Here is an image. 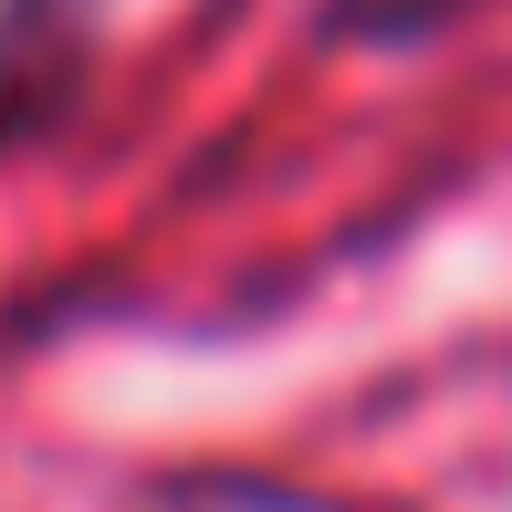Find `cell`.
<instances>
[{
	"label": "cell",
	"instance_id": "cell-1",
	"mask_svg": "<svg viewBox=\"0 0 512 512\" xmlns=\"http://www.w3.org/2000/svg\"><path fill=\"white\" fill-rule=\"evenodd\" d=\"M450 11L460 0H324V32H345V42H418Z\"/></svg>",
	"mask_w": 512,
	"mask_h": 512
},
{
	"label": "cell",
	"instance_id": "cell-2",
	"mask_svg": "<svg viewBox=\"0 0 512 512\" xmlns=\"http://www.w3.org/2000/svg\"><path fill=\"white\" fill-rule=\"evenodd\" d=\"M74 11H95V0H11V11H0V32H11V42H32L42 21H74Z\"/></svg>",
	"mask_w": 512,
	"mask_h": 512
}]
</instances>
